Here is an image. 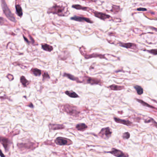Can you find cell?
Wrapping results in <instances>:
<instances>
[{
	"instance_id": "6da1fadb",
	"label": "cell",
	"mask_w": 157,
	"mask_h": 157,
	"mask_svg": "<svg viewBox=\"0 0 157 157\" xmlns=\"http://www.w3.org/2000/svg\"><path fill=\"white\" fill-rule=\"evenodd\" d=\"M65 3L63 2L62 4H55L52 7H50L47 11L48 14H57L59 16H66L69 15V11L68 10L67 6L65 7L64 4Z\"/></svg>"
},
{
	"instance_id": "7a4b0ae2",
	"label": "cell",
	"mask_w": 157,
	"mask_h": 157,
	"mask_svg": "<svg viewBox=\"0 0 157 157\" xmlns=\"http://www.w3.org/2000/svg\"><path fill=\"white\" fill-rule=\"evenodd\" d=\"M62 109L64 112L68 114L73 116H78L80 113L78 108L75 106L69 104H65L62 106Z\"/></svg>"
},
{
	"instance_id": "3957f363",
	"label": "cell",
	"mask_w": 157,
	"mask_h": 157,
	"mask_svg": "<svg viewBox=\"0 0 157 157\" xmlns=\"http://www.w3.org/2000/svg\"><path fill=\"white\" fill-rule=\"evenodd\" d=\"M1 7L3 10L4 14L6 15V16L13 22H16V20L14 17V15L12 13L10 9L7 6V4L6 3L5 0H1Z\"/></svg>"
},
{
	"instance_id": "277c9868",
	"label": "cell",
	"mask_w": 157,
	"mask_h": 157,
	"mask_svg": "<svg viewBox=\"0 0 157 157\" xmlns=\"http://www.w3.org/2000/svg\"><path fill=\"white\" fill-rule=\"evenodd\" d=\"M84 81L83 82L86 84H90L91 85H101L102 82L101 80L99 79L98 78H92V77H89L87 75H85L83 78Z\"/></svg>"
},
{
	"instance_id": "5b68a950",
	"label": "cell",
	"mask_w": 157,
	"mask_h": 157,
	"mask_svg": "<svg viewBox=\"0 0 157 157\" xmlns=\"http://www.w3.org/2000/svg\"><path fill=\"white\" fill-rule=\"evenodd\" d=\"M112 133V130L109 127H106L102 128L101 130L98 135L103 139H108L111 136Z\"/></svg>"
},
{
	"instance_id": "8992f818",
	"label": "cell",
	"mask_w": 157,
	"mask_h": 157,
	"mask_svg": "<svg viewBox=\"0 0 157 157\" xmlns=\"http://www.w3.org/2000/svg\"><path fill=\"white\" fill-rule=\"evenodd\" d=\"M55 143L59 146L70 145L73 144L71 140L62 137H58L55 140Z\"/></svg>"
},
{
	"instance_id": "52a82bcc",
	"label": "cell",
	"mask_w": 157,
	"mask_h": 157,
	"mask_svg": "<svg viewBox=\"0 0 157 157\" xmlns=\"http://www.w3.org/2000/svg\"><path fill=\"white\" fill-rule=\"evenodd\" d=\"M91 13V14L93 15L96 17H98L99 19H101V20H105L106 19H109L110 18H111V17L110 15H108V14H106L104 13H101V12H99L97 11H95L93 10L92 9H91V10L90 11L89 13Z\"/></svg>"
},
{
	"instance_id": "ba28073f",
	"label": "cell",
	"mask_w": 157,
	"mask_h": 157,
	"mask_svg": "<svg viewBox=\"0 0 157 157\" xmlns=\"http://www.w3.org/2000/svg\"><path fill=\"white\" fill-rule=\"evenodd\" d=\"M108 153L112 154L114 156L116 157H129V155L126 153L123 152L121 150L113 148Z\"/></svg>"
},
{
	"instance_id": "9c48e42d",
	"label": "cell",
	"mask_w": 157,
	"mask_h": 157,
	"mask_svg": "<svg viewBox=\"0 0 157 157\" xmlns=\"http://www.w3.org/2000/svg\"><path fill=\"white\" fill-rule=\"evenodd\" d=\"M71 19L74 21L80 22H86L88 23L92 24L93 22L89 19L88 17H85L83 16H74L73 17H71Z\"/></svg>"
},
{
	"instance_id": "30bf717a",
	"label": "cell",
	"mask_w": 157,
	"mask_h": 157,
	"mask_svg": "<svg viewBox=\"0 0 157 157\" xmlns=\"http://www.w3.org/2000/svg\"><path fill=\"white\" fill-rule=\"evenodd\" d=\"M0 143L3 145L6 151L8 150L10 144V142L9 140L6 137L0 136Z\"/></svg>"
},
{
	"instance_id": "8fae6325",
	"label": "cell",
	"mask_w": 157,
	"mask_h": 157,
	"mask_svg": "<svg viewBox=\"0 0 157 157\" xmlns=\"http://www.w3.org/2000/svg\"><path fill=\"white\" fill-rule=\"evenodd\" d=\"M119 46L127 49H136V44L132 43H125L122 42H119Z\"/></svg>"
},
{
	"instance_id": "7c38bea8",
	"label": "cell",
	"mask_w": 157,
	"mask_h": 157,
	"mask_svg": "<svg viewBox=\"0 0 157 157\" xmlns=\"http://www.w3.org/2000/svg\"><path fill=\"white\" fill-rule=\"evenodd\" d=\"M114 119L116 123L121 124L127 126H132V123L131 122H130L129 120L122 119H119V118H116V117H114Z\"/></svg>"
},
{
	"instance_id": "4fadbf2b",
	"label": "cell",
	"mask_w": 157,
	"mask_h": 157,
	"mask_svg": "<svg viewBox=\"0 0 157 157\" xmlns=\"http://www.w3.org/2000/svg\"><path fill=\"white\" fill-rule=\"evenodd\" d=\"M49 129L50 130H59V129H64L65 126L63 125H60V124H49Z\"/></svg>"
},
{
	"instance_id": "5bb4252c",
	"label": "cell",
	"mask_w": 157,
	"mask_h": 157,
	"mask_svg": "<svg viewBox=\"0 0 157 157\" xmlns=\"http://www.w3.org/2000/svg\"><path fill=\"white\" fill-rule=\"evenodd\" d=\"M63 76L67 77L68 79H69L70 80H73V81H75L78 83H81V81H80L79 80V79L75 77L74 76H73V75L70 74V73H64L63 74Z\"/></svg>"
},
{
	"instance_id": "9a60e30c",
	"label": "cell",
	"mask_w": 157,
	"mask_h": 157,
	"mask_svg": "<svg viewBox=\"0 0 157 157\" xmlns=\"http://www.w3.org/2000/svg\"><path fill=\"white\" fill-rule=\"evenodd\" d=\"M72 7L77 10H82L85 11H87L88 12H89L91 9L90 8H89L87 7L82 6L80 5H73L72 6Z\"/></svg>"
},
{
	"instance_id": "2e32d148",
	"label": "cell",
	"mask_w": 157,
	"mask_h": 157,
	"mask_svg": "<svg viewBox=\"0 0 157 157\" xmlns=\"http://www.w3.org/2000/svg\"><path fill=\"white\" fill-rule=\"evenodd\" d=\"M87 128H88V126L84 123L79 124L77 125L75 127L76 129L81 131H83L84 130H85L86 129H87Z\"/></svg>"
},
{
	"instance_id": "e0dca14e",
	"label": "cell",
	"mask_w": 157,
	"mask_h": 157,
	"mask_svg": "<svg viewBox=\"0 0 157 157\" xmlns=\"http://www.w3.org/2000/svg\"><path fill=\"white\" fill-rule=\"evenodd\" d=\"M108 88L113 91H120L124 89L125 88V87L124 86H118V85L114 84L108 86Z\"/></svg>"
},
{
	"instance_id": "ac0fdd59",
	"label": "cell",
	"mask_w": 157,
	"mask_h": 157,
	"mask_svg": "<svg viewBox=\"0 0 157 157\" xmlns=\"http://www.w3.org/2000/svg\"><path fill=\"white\" fill-rule=\"evenodd\" d=\"M42 47L43 50H44V51H45L46 52H52L53 49L52 46L49 45L47 44H42Z\"/></svg>"
},
{
	"instance_id": "d6986e66",
	"label": "cell",
	"mask_w": 157,
	"mask_h": 157,
	"mask_svg": "<svg viewBox=\"0 0 157 157\" xmlns=\"http://www.w3.org/2000/svg\"><path fill=\"white\" fill-rule=\"evenodd\" d=\"M65 93L68 95L70 98H78L79 96L73 91H67L65 92Z\"/></svg>"
},
{
	"instance_id": "ffe728a7",
	"label": "cell",
	"mask_w": 157,
	"mask_h": 157,
	"mask_svg": "<svg viewBox=\"0 0 157 157\" xmlns=\"http://www.w3.org/2000/svg\"><path fill=\"white\" fill-rule=\"evenodd\" d=\"M30 72L33 74H34L35 76H40L42 73V71L41 70H39L38 69L35 68H32L30 70Z\"/></svg>"
},
{
	"instance_id": "44dd1931",
	"label": "cell",
	"mask_w": 157,
	"mask_h": 157,
	"mask_svg": "<svg viewBox=\"0 0 157 157\" xmlns=\"http://www.w3.org/2000/svg\"><path fill=\"white\" fill-rule=\"evenodd\" d=\"M20 82L24 87H27L29 84V81L24 76H22L20 78Z\"/></svg>"
},
{
	"instance_id": "7402d4cb",
	"label": "cell",
	"mask_w": 157,
	"mask_h": 157,
	"mask_svg": "<svg viewBox=\"0 0 157 157\" xmlns=\"http://www.w3.org/2000/svg\"><path fill=\"white\" fill-rule=\"evenodd\" d=\"M15 7H16V12L17 15L20 17H22V16H23V11L22 9L21 6L19 5H17L15 6Z\"/></svg>"
},
{
	"instance_id": "603a6c76",
	"label": "cell",
	"mask_w": 157,
	"mask_h": 157,
	"mask_svg": "<svg viewBox=\"0 0 157 157\" xmlns=\"http://www.w3.org/2000/svg\"><path fill=\"white\" fill-rule=\"evenodd\" d=\"M134 88L136 89L138 94L142 95V94H143V88L141 86H134Z\"/></svg>"
},
{
	"instance_id": "cb8c5ba5",
	"label": "cell",
	"mask_w": 157,
	"mask_h": 157,
	"mask_svg": "<svg viewBox=\"0 0 157 157\" xmlns=\"http://www.w3.org/2000/svg\"><path fill=\"white\" fill-rule=\"evenodd\" d=\"M136 100L137 101H138L140 103H141L143 105V106H146V107H148V108H154V107L153 106L148 104V103H147L146 102L143 101V100H140V99H136Z\"/></svg>"
},
{
	"instance_id": "d4e9b609",
	"label": "cell",
	"mask_w": 157,
	"mask_h": 157,
	"mask_svg": "<svg viewBox=\"0 0 157 157\" xmlns=\"http://www.w3.org/2000/svg\"><path fill=\"white\" fill-rule=\"evenodd\" d=\"M119 10H120V7L119 6H116V5H113V7H112V9L110 10V12L114 13V14H115V13H118Z\"/></svg>"
},
{
	"instance_id": "484cf974",
	"label": "cell",
	"mask_w": 157,
	"mask_h": 157,
	"mask_svg": "<svg viewBox=\"0 0 157 157\" xmlns=\"http://www.w3.org/2000/svg\"><path fill=\"white\" fill-rule=\"evenodd\" d=\"M145 123H149V122H151V123H152L153 125H154L155 127H156L157 128V123L156 122H155V120H154L153 119H152V118H149L148 120H145Z\"/></svg>"
},
{
	"instance_id": "4316f807",
	"label": "cell",
	"mask_w": 157,
	"mask_h": 157,
	"mask_svg": "<svg viewBox=\"0 0 157 157\" xmlns=\"http://www.w3.org/2000/svg\"><path fill=\"white\" fill-rule=\"evenodd\" d=\"M123 138L124 139H128L130 137V134L129 132L124 133L123 134Z\"/></svg>"
},
{
	"instance_id": "83f0119b",
	"label": "cell",
	"mask_w": 157,
	"mask_h": 157,
	"mask_svg": "<svg viewBox=\"0 0 157 157\" xmlns=\"http://www.w3.org/2000/svg\"><path fill=\"white\" fill-rule=\"evenodd\" d=\"M43 80H45V79H48L50 78V76H49V74L47 72H44L43 73Z\"/></svg>"
},
{
	"instance_id": "f1b7e54d",
	"label": "cell",
	"mask_w": 157,
	"mask_h": 157,
	"mask_svg": "<svg viewBox=\"0 0 157 157\" xmlns=\"http://www.w3.org/2000/svg\"><path fill=\"white\" fill-rule=\"evenodd\" d=\"M147 51L150 53H151L154 55H157V49H152L150 50H147Z\"/></svg>"
},
{
	"instance_id": "f546056e",
	"label": "cell",
	"mask_w": 157,
	"mask_h": 157,
	"mask_svg": "<svg viewBox=\"0 0 157 157\" xmlns=\"http://www.w3.org/2000/svg\"><path fill=\"white\" fill-rule=\"evenodd\" d=\"M5 19L2 17H0V25H3L5 23Z\"/></svg>"
},
{
	"instance_id": "4dcf8cb0",
	"label": "cell",
	"mask_w": 157,
	"mask_h": 157,
	"mask_svg": "<svg viewBox=\"0 0 157 157\" xmlns=\"http://www.w3.org/2000/svg\"><path fill=\"white\" fill-rule=\"evenodd\" d=\"M137 10L139 11H147V9L144 8H139L137 9Z\"/></svg>"
},
{
	"instance_id": "1f68e13d",
	"label": "cell",
	"mask_w": 157,
	"mask_h": 157,
	"mask_svg": "<svg viewBox=\"0 0 157 157\" xmlns=\"http://www.w3.org/2000/svg\"><path fill=\"white\" fill-rule=\"evenodd\" d=\"M0 156L1 157H5V156L2 153V152H1V151L0 149Z\"/></svg>"
},
{
	"instance_id": "d6a6232c",
	"label": "cell",
	"mask_w": 157,
	"mask_h": 157,
	"mask_svg": "<svg viewBox=\"0 0 157 157\" xmlns=\"http://www.w3.org/2000/svg\"><path fill=\"white\" fill-rule=\"evenodd\" d=\"M30 103V105H27V106H29V107H30V108H33L34 107L33 105L32 104V103Z\"/></svg>"
},
{
	"instance_id": "836d02e7",
	"label": "cell",
	"mask_w": 157,
	"mask_h": 157,
	"mask_svg": "<svg viewBox=\"0 0 157 157\" xmlns=\"http://www.w3.org/2000/svg\"><path fill=\"white\" fill-rule=\"evenodd\" d=\"M85 0V1H89V2L96 1V0Z\"/></svg>"
}]
</instances>
